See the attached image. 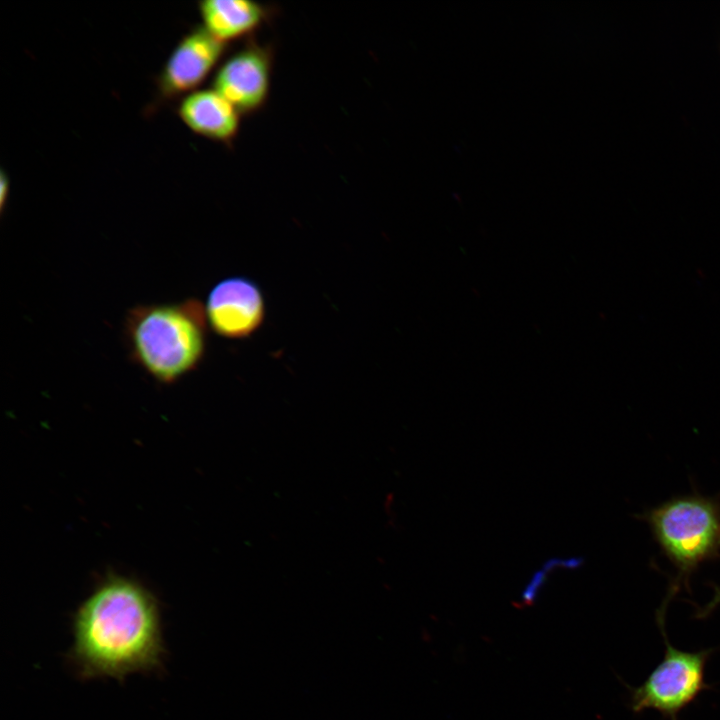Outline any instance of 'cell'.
I'll use <instances>...</instances> for the list:
<instances>
[{
	"mask_svg": "<svg viewBox=\"0 0 720 720\" xmlns=\"http://www.w3.org/2000/svg\"><path fill=\"white\" fill-rule=\"evenodd\" d=\"M665 556L677 569V576L657 613L663 625L670 598L687 586L691 573L704 561L720 555V502L701 495L672 498L651 509L645 516Z\"/></svg>",
	"mask_w": 720,
	"mask_h": 720,
	"instance_id": "3",
	"label": "cell"
},
{
	"mask_svg": "<svg viewBox=\"0 0 720 720\" xmlns=\"http://www.w3.org/2000/svg\"><path fill=\"white\" fill-rule=\"evenodd\" d=\"M274 65L271 45L248 41L217 68L212 88L242 116L260 111L269 98Z\"/></svg>",
	"mask_w": 720,
	"mask_h": 720,
	"instance_id": "5",
	"label": "cell"
},
{
	"mask_svg": "<svg viewBox=\"0 0 720 720\" xmlns=\"http://www.w3.org/2000/svg\"><path fill=\"white\" fill-rule=\"evenodd\" d=\"M208 323L195 298L141 304L124 319L129 358L161 384H173L197 369L207 347Z\"/></svg>",
	"mask_w": 720,
	"mask_h": 720,
	"instance_id": "2",
	"label": "cell"
},
{
	"mask_svg": "<svg viewBox=\"0 0 720 720\" xmlns=\"http://www.w3.org/2000/svg\"><path fill=\"white\" fill-rule=\"evenodd\" d=\"M182 122L195 134L231 145L237 137L242 115L212 87L184 96L178 105Z\"/></svg>",
	"mask_w": 720,
	"mask_h": 720,
	"instance_id": "8",
	"label": "cell"
},
{
	"mask_svg": "<svg viewBox=\"0 0 720 720\" xmlns=\"http://www.w3.org/2000/svg\"><path fill=\"white\" fill-rule=\"evenodd\" d=\"M0 179H1L0 180V209L2 212L5 208V203L8 199L9 187H10L9 177L7 176V174L5 173L4 170L1 171Z\"/></svg>",
	"mask_w": 720,
	"mask_h": 720,
	"instance_id": "11",
	"label": "cell"
},
{
	"mask_svg": "<svg viewBox=\"0 0 720 720\" xmlns=\"http://www.w3.org/2000/svg\"><path fill=\"white\" fill-rule=\"evenodd\" d=\"M662 661L638 687L627 686L630 707L634 713L654 709L669 720L678 714L710 685L705 682L706 663L712 649L697 652L682 651L670 645L665 637Z\"/></svg>",
	"mask_w": 720,
	"mask_h": 720,
	"instance_id": "4",
	"label": "cell"
},
{
	"mask_svg": "<svg viewBox=\"0 0 720 720\" xmlns=\"http://www.w3.org/2000/svg\"><path fill=\"white\" fill-rule=\"evenodd\" d=\"M202 26L218 41L249 38L272 16V8L250 0H204L198 3Z\"/></svg>",
	"mask_w": 720,
	"mask_h": 720,
	"instance_id": "9",
	"label": "cell"
},
{
	"mask_svg": "<svg viewBox=\"0 0 720 720\" xmlns=\"http://www.w3.org/2000/svg\"><path fill=\"white\" fill-rule=\"evenodd\" d=\"M204 310L214 333L226 339L242 340L264 323L266 302L255 281L245 276H230L211 288Z\"/></svg>",
	"mask_w": 720,
	"mask_h": 720,
	"instance_id": "6",
	"label": "cell"
},
{
	"mask_svg": "<svg viewBox=\"0 0 720 720\" xmlns=\"http://www.w3.org/2000/svg\"><path fill=\"white\" fill-rule=\"evenodd\" d=\"M73 639L69 658L81 679L123 681L163 664L158 603L129 579L112 577L96 587L74 615Z\"/></svg>",
	"mask_w": 720,
	"mask_h": 720,
	"instance_id": "1",
	"label": "cell"
},
{
	"mask_svg": "<svg viewBox=\"0 0 720 720\" xmlns=\"http://www.w3.org/2000/svg\"><path fill=\"white\" fill-rule=\"evenodd\" d=\"M227 45L214 38L202 25L186 33L176 44L158 78L161 98H182L196 90L218 66Z\"/></svg>",
	"mask_w": 720,
	"mask_h": 720,
	"instance_id": "7",
	"label": "cell"
},
{
	"mask_svg": "<svg viewBox=\"0 0 720 720\" xmlns=\"http://www.w3.org/2000/svg\"><path fill=\"white\" fill-rule=\"evenodd\" d=\"M714 587V595L711 600L703 607L698 608L695 617L706 618L720 605V585Z\"/></svg>",
	"mask_w": 720,
	"mask_h": 720,
	"instance_id": "10",
	"label": "cell"
}]
</instances>
